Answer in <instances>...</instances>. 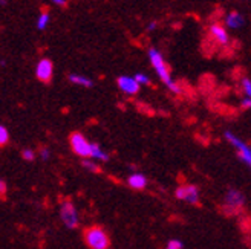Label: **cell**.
Returning <instances> with one entry per match:
<instances>
[{
	"mask_svg": "<svg viewBox=\"0 0 251 249\" xmlns=\"http://www.w3.org/2000/svg\"><path fill=\"white\" fill-rule=\"evenodd\" d=\"M83 240H84V245L89 249H109L110 248L109 234L100 225H92V226L84 228Z\"/></svg>",
	"mask_w": 251,
	"mask_h": 249,
	"instance_id": "6da1fadb",
	"label": "cell"
},
{
	"mask_svg": "<svg viewBox=\"0 0 251 249\" xmlns=\"http://www.w3.org/2000/svg\"><path fill=\"white\" fill-rule=\"evenodd\" d=\"M149 58H150V63H152V66L155 68L158 77L164 81V84L169 87V89L173 92V93H179L181 92V87L175 83L170 77V70H169V66L166 65L164 58H162V55L156 51V49H150L149 51Z\"/></svg>",
	"mask_w": 251,
	"mask_h": 249,
	"instance_id": "7a4b0ae2",
	"label": "cell"
},
{
	"mask_svg": "<svg viewBox=\"0 0 251 249\" xmlns=\"http://www.w3.org/2000/svg\"><path fill=\"white\" fill-rule=\"evenodd\" d=\"M69 144L72 152L80 158H92V144L86 139V136L80 132H72L69 135Z\"/></svg>",
	"mask_w": 251,
	"mask_h": 249,
	"instance_id": "3957f363",
	"label": "cell"
},
{
	"mask_svg": "<svg viewBox=\"0 0 251 249\" xmlns=\"http://www.w3.org/2000/svg\"><path fill=\"white\" fill-rule=\"evenodd\" d=\"M60 217L69 229H75L78 226V213H77V208H75V205L72 202L66 201V202L61 204Z\"/></svg>",
	"mask_w": 251,
	"mask_h": 249,
	"instance_id": "277c9868",
	"label": "cell"
},
{
	"mask_svg": "<svg viewBox=\"0 0 251 249\" xmlns=\"http://www.w3.org/2000/svg\"><path fill=\"white\" fill-rule=\"evenodd\" d=\"M225 138H227L228 142L237 150V155H239L241 160H244V162L251 168V148L245 142H242L237 136H234L231 132H225Z\"/></svg>",
	"mask_w": 251,
	"mask_h": 249,
	"instance_id": "5b68a950",
	"label": "cell"
},
{
	"mask_svg": "<svg viewBox=\"0 0 251 249\" xmlns=\"http://www.w3.org/2000/svg\"><path fill=\"white\" fill-rule=\"evenodd\" d=\"M54 75V65L49 58H42L35 66V77L42 83H51Z\"/></svg>",
	"mask_w": 251,
	"mask_h": 249,
	"instance_id": "8992f818",
	"label": "cell"
},
{
	"mask_svg": "<svg viewBox=\"0 0 251 249\" xmlns=\"http://www.w3.org/2000/svg\"><path fill=\"white\" fill-rule=\"evenodd\" d=\"M175 196H176L179 201H184V202H188V204H198L199 190H198V186H195V185H182L176 190Z\"/></svg>",
	"mask_w": 251,
	"mask_h": 249,
	"instance_id": "52a82bcc",
	"label": "cell"
},
{
	"mask_svg": "<svg viewBox=\"0 0 251 249\" xmlns=\"http://www.w3.org/2000/svg\"><path fill=\"white\" fill-rule=\"evenodd\" d=\"M245 202V197L239 190H228L225 194V206H230L233 209H239Z\"/></svg>",
	"mask_w": 251,
	"mask_h": 249,
	"instance_id": "ba28073f",
	"label": "cell"
},
{
	"mask_svg": "<svg viewBox=\"0 0 251 249\" xmlns=\"http://www.w3.org/2000/svg\"><path fill=\"white\" fill-rule=\"evenodd\" d=\"M117 83H118L120 89L127 95H135V93H138V91H140V84H138L136 80L132 77H120L117 80Z\"/></svg>",
	"mask_w": 251,
	"mask_h": 249,
	"instance_id": "9c48e42d",
	"label": "cell"
},
{
	"mask_svg": "<svg viewBox=\"0 0 251 249\" xmlns=\"http://www.w3.org/2000/svg\"><path fill=\"white\" fill-rule=\"evenodd\" d=\"M127 183L130 188L133 190H144L146 186H147V179L144 174H140V173H135L132 174V176L127 179Z\"/></svg>",
	"mask_w": 251,
	"mask_h": 249,
	"instance_id": "30bf717a",
	"label": "cell"
},
{
	"mask_svg": "<svg viewBox=\"0 0 251 249\" xmlns=\"http://www.w3.org/2000/svg\"><path fill=\"white\" fill-rule=\"evenodd\" d=\"M210 31H211V35L216 39V42H219L221 45H227L228 43V35H227V32H225V29L221 26V24H213Z\"/></svg>",
	"mask_w": 251,
	"mask_h": 249,
	"instance_id": "8fae6325",
	"label": "cell"
},
{
	"mask_svg": "<svg viewBox=\"0 0 251 249\" xmlns=\"http://www.w3.org/2000/svg\"><path fill=\"white\" fill-rule=\"evenodd\" d=\"M69 81L74 83V84H77V86H83V87H92L94 86V83H92L91 78L78 75V73H71V75H69Z\"/></svg>",
	"mask_w": 251,
	"mask_h": 249,
	"instance_id": "7c38bea8",
	"label": "cell"
},
{
	"mask_svg": "<svg viewBox=\"0 0 251 249\" xmlns=\"http://www.w3.org/2000/svg\"><path fill=\"white\" fill-rule=\"evenodd\" d=\"M49 22H51V16H49V12H40L39 17H37V29H46V26L49 24Z\"/></svg>",
	"mask_w": 251,
	"mask_h": 249,
	"instance_id": "4fadbf2b",
	"label": "cell"
},
{
	"mask_svg": "<svg viewBox=\"0 0 251 249\" xmlns=\"http://www.w3.org/2000/svg\"><path fill=\"white\" fill-rule=\"evenodd\" d=\"M92 158L104 160V162H106V160H109V155L104 153L101 148H100V145H97V144H92Z\"/></svg>",
	"mask_w": 251,
	"mask_h": 249,
	"instance_id": "5bb4252c",
	"label": "cell"
},
{
	"mask_svg": "<svg viewBox=\"0 0 251 249\" xmlns=\"http://www.w3.org/2000/svg\"><path fill=\"white\" fill-rule=\"evenodd\" d=\"M227 24L230 28H239L242 24V17L239 14H236V12H233V14L227 17Z\"/></svg>",
	"mask_w": 251,
	"mask_h": 249,
	"instance_id": "9a60e30c",
	"label": "cell"
},
{
	"mask_svg": "<svg viewBox=\"0 0 251 249\" xmlns=\"http://www.w3.org/2000/svg\"><path fill=\"white\" fill-rule=\"evenodd\" d=\"M81 165H83L87 171H91V173H101V168H100V165L95 164V162H92V160L84 159L83 162H81Z\"/></svg>",
	"mask_w": 251,
	"mask_h": 249,
	"instance_id": "2e32d148",
	"label": "cell"
},
{
	"mask_svg": "<svg viewBox=\"0 0 251 249\" xmlns=\"http://www.w3.org/2000/svg\"><path fill=\"white\" fill-rule=\"evenodd\" d=\"M9 142V133L6 130V127L0 126V147H5Z\"/></svg>",
	"mask_w": 251,
	"mask_h": 249,
	"instance_id": "e0dca14e",
	"label": "cell"
},
{
	"mask_svg": "<svg viewBox=\"0 0 251 249\" xmlns=\"http://www.w3.org/2000/svg\"><path fill=\"white\" fill-rule=\"evenodd\" d=\"M242 89H244V93L247 95V98H251V80H248V78L242 80Z\"/></svg>",
	"mask_w": 251,
	"mask_h": 249,
	"instance_id": "ac0fdd59",
	"label": "cell"
},
{
	"mask_svg": "<svg viewBox=\"0 0 251 249\" xmlns=\"http://www.w3.org/2000/svg\"><path fill=\"white\" fill-rule=\"evenodd\" d=\"M133 78L136 80V83L140 84V86H141V84H149V83H150L149 77H147V75H144V73H136V75H135Z\"/></svg>",
	"mask_w": 251,
	"mask_h": 249,
	"instance_id": "d6986e66",
	"label": "cell"
},
{
	"mask_svg": "<svg viewBox=\"0 0 251 249\" xmlns=\"http://www.w3.org/2000/svg\"><path fill=\"white\" fill-rule=\"evenodd\" d=\"M22 158H23V159H26V160H34L35 153L31 150V148H25V150L22 152Z\"/></svg>",
	"mask_w": 251,
	"mask_h": 249,
	"instance_id": "ffe728a7",
	"label": "cell"
},
{
	"mask_svg": "<svg viewBox=\"0 0 251 249\" xmlns=\"http://www.w3.org/2000/svg\"><path fill=\"white\" fill-rule=\"evenodd\" d=\"M6 191H8L6 182L3 179H0V199H2V201H5V199H6Z\"/></svg>",
	"mask_w": 251,
	"mask_h": 249,
	"instance_id": "44dd1931",
	"label": "cell"
},
{
	"mask_svg": "<svg viewBox=\"0 0 251 249\" xmlns=\"http://www.w3.org/2000/svg\"><path fill=\"white\" fill-rule=\"evenodd\" d=\"M166 249H182V242H179V240H170L167 243Z\"/></svg>",
	"mask_w": 251,
	"mask_h": 249,
	"instance_id": "7402d4cb",
	"label": "cell"
},
{
	"mask_svg": "<svg viewBox=\"0 0 251 249\" xmlns=\"http://www.w3.org/2000/svg\"><path fill=\"white\" fill-rule=\"evenodd\" d=\"M242 107L244 109H251V98H245L242 101Z\"/></svg>",
	"mask_w": 251,
	"mask_h": 249,
	"instance_id": "603a6c76",
	"label": "cell"
},
{
	"mask_svg": "<svg viewBox=\"0 0 251 249\" xmlns=\"http://www.w3.org/2000/svg\"><path fill=\"white\" fill-rule=\"evenodd\" d=\"M51 2L57 6H65L66 5V0H51Z\"/></svg>",
	"mask_w": 251,
	"mask_h": 249,
	"instance_id": "cb8c5ba5",
	"label": "cell"
},
{
	"mask_svg": "<svg viewBox=\"0 0 251 249\" xmlns=\"http://www.w3.org/2000/svg\"><path fill=\"white\" fill-rule=\"evenodd\" d=\"M0 5H6V0H0Z\"/></svg>",
	"mask_w": 251,
	"mask_h": 249,
	"instance_id": "d4e9b609",
	"label": "cell"
},
{
	"mask_svg": "<svg viewBox=\"0 0 251 249\" xmlns=\"http://www.w3.org/2000/svg\"><path fill=\"white\" fill-rule=\"evenodd\" d=\"M250 148H251V147H250Z\"/></svg>",
	"mask_w": 251,
	"mask_h": 249,
	"instance_id": "484cf974",
	"label": "cell"
}]
</instances>
